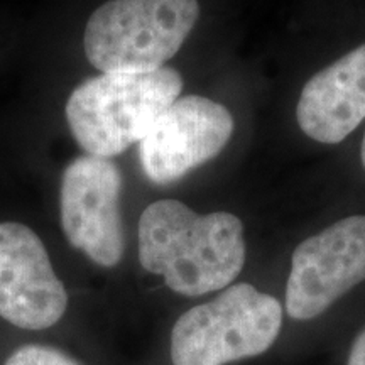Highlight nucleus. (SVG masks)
Listing matches in <instances>:
<instances>
[{
    "mask_svg": "<svg viewBox=\"0 0 365 365\" xmlns=\"http://www.w3.org/2000/svg\"><path fill=\"white\" fill-rule=\"evenodd\" d=\"M244 223L228 212L198 215L178 200H159L139 220V261L178 294L225 289L245 264Z\"/></svg>",
    "mask_w": 365,
    "mask_h": 365,
    "instance_id": "f257e3e1",
    "label": "nucleus"
},
{
    "mask_svg": "<svg viewBox=\"0 0 365 365\" xmlns=\"http://www.w3.org/2000/svg\"><path fill=\"white\" fill-rule=\"evenodd\" d=\"M181 90L175 68L103 73L73 90L66 102L68 125L90 156H118L149 134Z\"/></svg>",
    "mask_w": 365,
    "mask_h": 365,
    "instance_id": "f03ea898",
    "label": "nucleus"
},
{
    "mask_svg": "<svg viewBox=\"0 0 365 365\" xmlns=\"http://www.w3.org/2000/svg\"><path fill=\"white\" fill-rule=\"evenodd\" d=\"M198 16V0H108L85 27L86 58L102 73L159 70L180 51Z\"/></svg>",
    "mask_w": 365,
    "mask_h": 365,
    "instance_id": "7ed1b4c3",
    "label": "nucleus"
},
{
    "mask_svg": "<svg viewBox=\"0 0 365 365\" xmlns=\"http://www.w3.org/2000/svg\"><path fill=\"white\" fill-rule=\"evenodd\" d=\"M282 304L247 282L228 286L208 303L182 313L171 331L175 365H223L257 357L277 340Z\"/></svg>",
    "mask_w": 365,
    "mask_h": 365,
    "instance_id": "20e7f679",
    "label": "nucleus"
},
{
    "mask_svg": "<svg viewBox=\"0 0 365 365\" xmlns=\"http://www.w3.org/2000/svg\"><path fill=\"white\" fill-rule=\"evenodd\" d=\"M365 281V215L346 217L294 249L286 284V313L307 322Z\"/></svg>",
    "mask_w": 365,
    "mask_h": 365,
    "instance_id": "39448f33",
    "label": "nucleus"
},
{
    "mask_svg": "<svg viewBox=\"0 0 365 365\" xmlns=\"http://www.w3.org/2000/svg\"><path fill=\"white\" fill-rule=\"evenodd\" d=\"M120 196L122 173L110 159L86 154L63 173V232L73 247L103 267L124 257Z\"/></svg>",
    "mask_w": 365,
    "mask_h": 365,
    "instance_id": "423d86ee",
    "label": "nucleus"
},
{
    "mask_svg": "<svg viewBox=\"0 0 365 365\" xmlns=\"http://www.w3.org/2000/svg\"><path fill=\"white\" fill-rule=\"evenodd\" d=\"M234 134V117L222 103L188 95L176 98L140 140L144 175L170 185L222 153Z\"/></svg>",
    "mask_w": 365,
    "mask_h": 365,
    "instance_id": "0eeeda50",
    "label": "nucleus"
},
{
    "mask_svg": "<svg viewBox=\"0 0 365 365\" xmlns=\"http://www.w3.org/2000/svg\"><path fill=\"white\" fill-rule=\"evenodd\" d=\"M66 307V289L43 240L22 223H0V317L24 330H44Z\"/></svg>",
    "mask_w": 365,
    "mask_h": 365,
    "instance_id": "6e6552de",
    "label": "nucleus"
},
{
    "mask_svg": "<svg viewBox=\"0 0 365 365\" xmlns=\"http://www.w3.org/2000/svg\"><path fill=\"white\" fill-rule=\"evenodd\" d=\"M296 118L322 144H339L365 118V44L312 76L301 91Z\"/></svg>",
    "mask_w": 365,
    "mask_h": 365,
    "instance_id": "1a4fd4ad",
    "label": "nucleus"
},
{
    "mask_svg": "<svg viewBox=\"0 0 365 365\" xmlns=\"http://www.w3.org/2000/svg\"><path fill=\"white\" fill-rule=\"evenodd\" d=\"M4 365H80L70 355L46 345H24L17 349Z\"/></svg>",
    "mask_w": 365,
    "mask_h": 365,
    "instance_id": "9d476101",
    "label": "nucleus"
},
{
    "mask_svg": "<svg viewBox=\"0 0 365 365\" xmlns=\"http://www.w3.org/2000/svg\"><path fill=\"white\" fill-rule=\"evenodd\" d=\"M346 365H365V327L355 336L352 346H350L349 362Z\"/></svg>",
    "mask_w": 365,
    "mask_h": 365,
    "instance_id": "9b49d317",
    "label": "nucleus"
},
{
    "mask_svg": "<svg viewBox=\"0 0 365 365\" xmlns=\"http://www.w3.org/2000/svg\"><path fill=\"white\" fill-rule=\"evenodd\" d=\"M360 158H362V164L365 168V134H364V143H362V149H360Z\"/></svg>",
    "mask_w": 365,
    "mask_h": 365,
    "instance_id": "f8f14e48",
    "label": "nucleus"
}]
</instances>
